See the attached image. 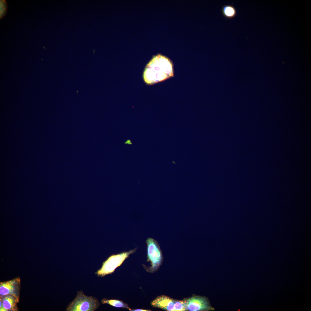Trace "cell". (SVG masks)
Listing matches in <instances>:
<instances>
[{"mask_svg": "<svg viewBox=\"0 0 311 311\" xmlns=\"http://www.w3.org/2000/svg\"><path fill=\"white\" fill-rule=\"evenodd\" d=\"M101 303L103 304H108L115 307L126 308L130 311L131 309L129 307L128 304L122 301L117 299H108L104 298L102 299Z\"/></svg>", "mask_w": 311, "mask_h": 311, "instance_id": "9", "label": "cell"}, {"mask_svg": "<svg viewBox=\"0 0 311 311\" xmlns=\"http://www.w3.org/2000/svg\"><path fill=\"white\" fill-rule=\"evenodd\" d=\"M100 305L98 300L92 296L85 295L83 292H77V295L73 300L67 306V311H94Z\"/></svg>", "mask_w": 311, "mask_h": 311, "instance_id": "3", "label": "cell"}, {"mask_svg": "<svg viewBox=\"0 0 311 311\" xmlns=\"http://www.w3.org/2000/svg\"><path fill=\"white\" fill-rule=\"evenodd\" d=\"M151 305L154 308H158L168 311H182L186 310L185 301L172 299L164 295L158 296L152 301Z\"/></svg>", "mask_w": 311, "mask_h": 311, "instance_id": "5", "label": "cell"}, {"mask_svg": "<svg viewBox=\"0 0 311 311\" xmlns=\"http://www.w3.org/2000/svg\"><path fill=\"white\" fill-rule=\"evenodd\" d=\"M20 280L19 277L0 283V296L11 295L19 299Z\"/></svg>", "mask_w": 311, "mask_h": 311, "instance_id": "7", "label": "cell"}, {"mask_svg": "<svg viewBox=\"0 0 311 311\" xmlns=\"http://www.w3.org/2000/svg\"><path fill=\"white\" fill-rule=\"evenodd\" d=\"M125 144H128L129 145H131V144L132 145V143H131V141H130V140H127V141H126L125 142Z\"/></svg>", "mask_w": 311, "mask_h": 311, "instance_id": "12", "label": "cell"}, {"mask_svg": "<svg viewBox=\"0 0 311 311\" xmlns=\"http://www.w3.org/2000/svg\"><path fill=\"white\" fill-rule=\"evenodd\" d=\"M221 12L223 16L227 19H232L236 15L237 11L234 7L230 5L223 6L221 9Z\"/></svg>", "mask_w": 311, "mask_h": 311, "instance_id": "10", "label": "cell"}, {"mask_svg": "<svg viewBox=\"0 0 311 311\" xmlns=\"http://www.w3.org/2000/svg\"><path fill=\"white\" fill-rule=\"evenodd\" d=\"M150 310H145L143 309H131L130 311H149Z\"/></svg>", "mask_w": 311, "mask_h": 311, "instance_id": "11", "label": "cell"}, {"mask_svg": "<svg viewBox=\"0 0 311 311\" xmlns=\"http://www.w3.org/2000/svg\"><path fill=\"white\" fill-rule=\"evenodd\" d=\"M137 248L110 256L103 263L101 268L95 274L98 276L103 277L111 274L118 267L120 266L131 254L135 253Z\"/></svg>", "mask_w": 311, "mask_h": 311, "instance_id": "4", "label": "cell"}, {"mask_svg": "<svg viewBox=\"0 0 311 311\" xmlns=\"http://www.w3.org/2000/svg\"><path fill=\"white\" fill-rule=\"evenodd\" d=\"M186 310L190 311H212L215 310L208 299L205 297L194 296L184 299Z\"/></svg>", "mask_w": 311, "mask_h": 311, "instance_id": "6", "label": "cell"}, {"mask_svg": "<svg viewBox=\"0 0 311 311\" xmlns=\"http://www.w3.org/2000/svg\"><path fill=\"white\" fill-rule=\"evenodd\" d=\"M173 75L172 65L166 57L160 54L154 56L146 65L143 73L145 83L151 85L163 81Z\"/></svg>", "mask_w": 311, "mask_h": 311, "instance_id": "1", "label": "cell"}, {"mask_svg": "<svg viewBox=\"0 0 311 311\" xmlns=\"http://www.w3.org/2000/svg\"><path fill=\"white\" fill-rule=\"evenodd\" d=\"M147 250V261L151 266H147L143 264L144 268L148 272L153 273L158 270L163 261L162 251L158 242L154 239L149 238L146 240Z\"/></svg>", "mask_w": 311, "mask_h": 311, "instance_id": "2", "label": "cell"}, {"mask_svg": "<svg viewBox=\"0 0 311 311\" xmlns=\"http://www.w3.org/2000/svg\"><path fill=\"white\" fill-rule=\"evenodd\" d=\"M0 300L2 305L0 307V311H17V304L19 299L11 295H7L0 296Z\"/></svg>", "mask_w": 311, "mask_h": 311, "instance_id": "8", "label": "cell"}]
</instances>
